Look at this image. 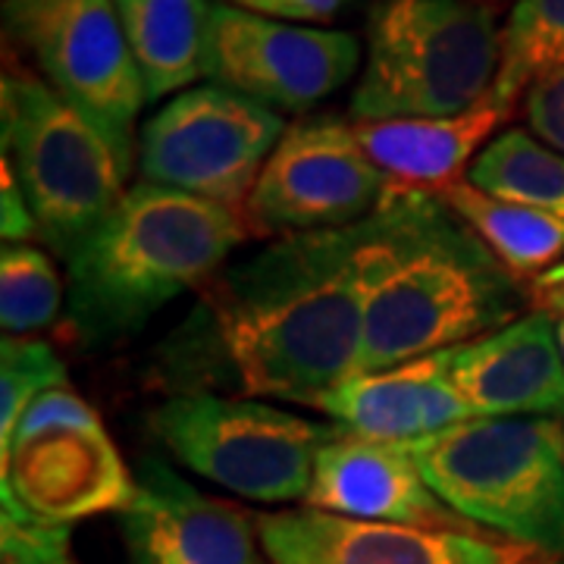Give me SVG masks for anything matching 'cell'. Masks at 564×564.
Wrapping results in <instances>:
<instances>
[{"label":"cell","instance_id":"obj_23","mask_svg":"<svg viewBox=\"0 0 564 564\" xmlns=\"http://www.w3.org/2000/svg\"><path fill=\"white\" fill-rule=\"evenodd\" d=\"M63 280L54 258L32 242H3L0 251V326L3 336H32L57 321Z\"/></svg>","mask_w":564,"mask_h":564},{"label":"cell","instance_id":"obj_21","mask_svg":"<svg viewBox=\"0 0 564 564\" xmlns=\"http://www.w3.org/2000/svg\"><path fill=\"white\" fill-rule=\"evenodd\" d=\"M467 182L492 198L564 214V154L530 129H505L477 154Z\"/></svg>","mask_w":564,"mask_h":564},{"label":"cell","instance_id":"obj_8","mask_svg":"<svg viewBox=\"0 0 564 564\" xmlns=\"http://www.w3.org/2000/svg\"><path fill=\"white\" fill-rule=\"evenodd\" d=\"M285 117L207 82L163 104L139 129L141 182L180 188L242 214Z\"/></svg>","mask_w":564,"mask_h":564},{"label":"cell","instance_id":"obj_17","mask_svg":"<svg viewBox=\"0 0 564 564\" xmlns=\"http://www.w3.org/2000/svg\"><path fill=\"white\" fill-rule=\"evenodd\" d=\"M317 411L348 433L383 443H417L474 417L448 377V351L355 373L329 389Z\"/></svg>","mask_w":564,"mask_h":564},{"label":"cell","instance_id":"obj_18","mask_svg":"<svg viewBox=\"0 0 564 564\" xmlns=\"http://www.w3.org/2000/svg\"><path fill=\"white\" fill-rule=\"evenodd\" d=\"M508 113L484 101L458 117H411V120L355 122L367 158L395 185L440 192L462 182Z\"/></svg>","mask_w":564,"mask_h":564},{"label":"cell","instance_id":"obj_13","mask_svg":"<svg viewBox=\"0 0 564 564\" xmlns=\"http://www.w3.org/2000/svg\"><path fill=\"white\" fill-rule=\"evenodd\" d=\"M270 564H533L524 545L484 533L358 521L317 508L258 514Z\"/></svg>","mask_w":564,"mask_h":564},{"label":"cell","instance_id":"obj_16","mask_svg":"<svg viewBox=\"0 0 564 564\" xmlns=\"http://www.w3.org/2000/svg\"><path fill=\"white\" fill-rule=\"evenodd\" d=\"M448 377L474 417H564V355L543 311L448 348Z\"/></svg>","mask_w":564,"mask_h":564},{"label":"cell","instance_id":"obj_7","mask_svg":"<svg viewBox=\"0 0 564 564\" xmlns=\"http://www.w3.org/2000/svg\"><path fill=\"white\" fill-rule=\"evenodd\" d=\"M166 452L202 480L248 502H304L323 445L343 426L311 421L263 399L188 389L151 411Z\"/></svg>","mask_w":564,"mask_h":564},{"label":"cell","instance_id":"obj_4","mask_svg":"<svg viewBox=\"0 0 564 564\" xmlns=\"http://www.w3.org/2000/svg\"><path fill=\"white\" fill-rule=\"evenodd\" d=\"M404 445L467 524L564 558V417H470Z\"/></svg>","mask_w":564,"mask_h":564},{"label":"cell","instance_id":"obj_30","mask_svg":"<svg viewBox=\"0 0 564 564\" xmlns=\"http://www.w3.org/2000/svg\"><path fill=\"white\" fill-rule=\"evenodd\" d=\"M527 302H530V311H543L555 321L564 317V261L527 280Z\"/></svg>","mask_w":564,"mask_h":564},{"label":"cell","instance_id":"obj_3","mask_svg":"<svg viewBox=\"0 0 564 564\" xmlns=\"http://www.w3.org/2000/svg\"><path fill=\"white\" fill-rule=\"evenodd\" d=\"M251 236L239 210L135 182L69 254V314L85 339L135 333L163 304L207 285Z\"/></svg>","mask_w":564,"mask_h":564},{"label":"cell","instance_id":"obj_25","mask_svg":"<svg viewBox=\"0 0 564 564\" xmlns=\"http://www.w3.org/2000/svg\"><path fill=\"white\" fill-rule=\"evenodd\" d=\"M0 564H79L73 552V533L66 524H47L0 508Z\"/></svg>","mask_w":564,"mask_h":564},{"label":"cell","instance_id":"obj_22","mask_svg":"<svg viewBox=\"0 0 564 564\" xmlns=\"http://www.w3.org/2000/svg\"><path fill=\"white\" fill-rule=\"evenodd\" d=\"M564 69V0H514L502 25V61L486 101L511 117L533 85Z\"/></svg>","mask_w":564,"mask_h":564},{"label":"cell","instance_id":"obj_19","mask_svg":"<svg viewBox=\"0 0 564 564\" xmlns=\"http://www.w3.org/2000/svg\"><path fill=\"white\" fill-rule=\"evenodd\" d=\"M117 13L144 85V101L176 98L207 79L214 0H117Z\"/></svg>","mask_w":564,"mask_h":564},{"label":"cell","instance_id":"obj_2","mask_svg":"<svg viewBox=\"0 0 564 564\" xmlns=\"http://www.w3.org/2000/svg\"><path fill=\"white\" fill-rule=\"evenodd\" d=\"M524 307L527 282L436 192L392 185L367 220L358 373L474 343Z\"/></svg>","mask_w":564,"mask_h":564},{"label":"cell","instance_id":"obj_12","mask_svg":"<svg viewBox=\"0 0 564 564\" xmlns=\"http://www.w3.org/2000/svg\"><path fill=\"white\" fill-rule=\"evenodd\" d=\"M135 474L104 423L22 433L0 455V502L47 524H76L135 502Z\"/></svg>","mask_w":564,"mask_h":564},{"label":"cell","instance_id":"obj_29","mask_svg":"<svg viewBox=\"0 0 564 564\" xmlns=\"http://www.w3.org/2000/svg\"><path fill=\"white\" fill-rule=\"evenodd\" d=\"M232 7L282 22H329L345 7V0H229Z\"/></svg>","mask_w":564,"mask_h":564},{"label":"cell","instance_id":"obj_11","mask_svg":"<svg viewBox=\"0 0 564 564\" xmlns=\"http://www.w3.org/2000/svg\"><path fill=\"white\" fill-rule=\"evenodd\" d=\"M361 41L343 29L267 20L217 3L207 79L276 113H307L358 76Z\"/></svg>","mask_w":564,"mask_h":564},{"label":"cell","instance_id":"obj_26","mask_svg":"<svg viewBox=\"0 0 564 564\" xmlns=\"http://www.w3.org/2000/svg\"><path fill=\"white\" fill-rule=\"evenodd\" d=\"M73 423H101V417H98V411L85 402L73 386H54V389L41 392L39 399L29 404V411L22 414L13 440L22 436V433H39L44 426H73Z\"/></svg>","mask_w":564,"mask_h":564},{"label":"cell","instance_id":"obj_1","mask_svg":"<svg viewBox=\"0 0 564 564\" xmlns=\"http://www.w3.org/2000/svg\"><path fill=\"white\" fill-rule=\"evenodd\" d=\"M367 220L280 236L226 263L170 355L188 373V389L317 408L329 389L355 377L364 351Z\"/></svg>","mask_w":564,"mask_h":564},{"label":"cell","instance_id":"obj_20","mask_svg":"<svg viewBox=\"0 0 564 564\" xmlns=\"http://www.w3.org/2000/svg\"><path fill=\"white\" fill-rule=\"evenodd\" d=\"M521 282L564 261V214L492 198L470 182L436 192Z\"/></svg>","mask_w":564,"mask_h":564},{"label":"cell","instance_id":"obj_6","mask_svg":"<svg viewBox=\"0 0 564 564\" xmlns=\"http://www.w3.org/2000/svg\"><path fill=\"white\" fill-rule=\"evenodd\" d=\"M3 158L20 176L39 236L63 261L120 204L132 163L47 82L17 66L0 82Z\"/></svg>","mask_w":564,"mask_h":564},{"label":"cell","instance_id":"obj_9","mask_svg":"<svg viewBox=\"0 0 564 564\" xmlns=\"http://www.w3.org/2000/svg\"><path fill=\"white\" fill-rule=\"evenodd\" d=\"M3 25L41 79L135 161V122L148 101L117 0H3Z\"/></svg>","mask_w":564,"mask_h":564},{"label":"cell","instance_id":"obj_15","mask_svg":"<svg viewBox=\"0 0 564 564\" xmlns=\"http://www.w3.org/2000/svg\"><path fill=\"white\" fill-rule=\"evenodd\" d=\"M302 505L380 524L480 533L430 489L411 448L339 430L323 445L314 484Z\"/></svg>","mask_w":564,"mask_h":564},{"label":"cell","instance_id":"obj_10","mask_svg":"<svg viewBox=\"0 0 564 564\" xmlns=\"http://www.w3.org/2000/svg\"><path fill=\"white\" fill-rule=\"evenodd\" d=\"M395 182L367 158L355 122L323 113L292 122L242 207L254 236H292L373 217Z\"/></svg>","mask_w":564,"mask_h":564},{"label":"cell","instance_id":"obj_27","mask_svg":"<svg viewBox=\"0 0 564 564\" xmlns=\"http://www.w3.org/2000/svg\"><path fill=\"white\" fill-rule=\"evenodd\" d=\"M524 113L530 132L564 154V69L527 91Z\"/></svg>","mask_w":564,"mask_h":564},{"label":"cell","instance_id":"obj_14","mask_svg":"<svg viewBox=\"0 0 564 564\" xmlns=\"http://www.w3.org/2000/svg\"><path fill=\"white\" fill-rule=\"evenodd\" d=\"M135 484L122 511L129 564H270L258 518L207 496L170 462L144 455Z\"/></svg>","mask_w":564,"mask_h":564},{"label":"cell","instance_id":"obj_24","mask_svg":"<svg viewBox=\"0 0 564 564\" xmlns=\"http://www.w3.org/2000/svg\"><path fill=\"white\" fill-rule=\"evenodd\" d=\"M66 383V364L35 336H3L0 343V455L13 443L22 414L41 392Z\"/></svg>","mask_w":564,"mask_h":564},{"label":"cell","instance_id":"obj_33","mask_svg":"<svg viewBox=\"0 0 564 564\" xmlns=\"http://www.w3.org/2000/svg\"><path fill=\"white\" fill-rule=\"evenodd\" d=\"M533 564H536V562H533Z\"/></svg>","mask_w":564,"mask_h":564},{"label":"cell","instance_id":"obj_32","mask_svg":"<svg viewBox=\"0 0 564 564\" xmlns=\"http://www.w3.org/2000/svg\"><path fill=\"white\" fill-rule=\"evenodd\" d=\"M536 564H564V558H552V562H536Z\"/></svg>","mask_w":564,"mask_h":564},{"label":"cell","instance_id":"obj_5","mask_svg":"<svg viewBox=\"0 0 564 564\" xmlns=\"http://www.w3.org/2000/svg\"><path fill=\"white\" fill-rule=\"evenodd\" d=\"M502 61L496 13L474 0H377L351 120L458 117L489 98Z\"/></svg>","mask_w":564,"mask_h":564},{"label":"cell","instance_id":"obj_28","mask_svg":"<svg viewBox=\"0 0 564 564\" xmlns=\"http://www.w3.org/2000/svg\"><path fill=\"white\" fill-rule=\"evenodd\" d=\"M0 229H3V242H29L39 236L35 214L25 202V192H22L13 163L7 158L0 163Z\"/></svg>","mask_w":564,"mask_h":564},{"label":"cell","instance_id":"obj_31","mask_svg":"<svg viewBox=\"0 0 564 564\" xmlns=\"http://www.w3.org/2000/svg\"><path fill=\"white\" fill-rule=\"evenodd\" d=\"M555 329H558V345H562V355H564V317L555 321Z\"/></svg>","mask_w":564,"mask_h":564}]
</instances>
